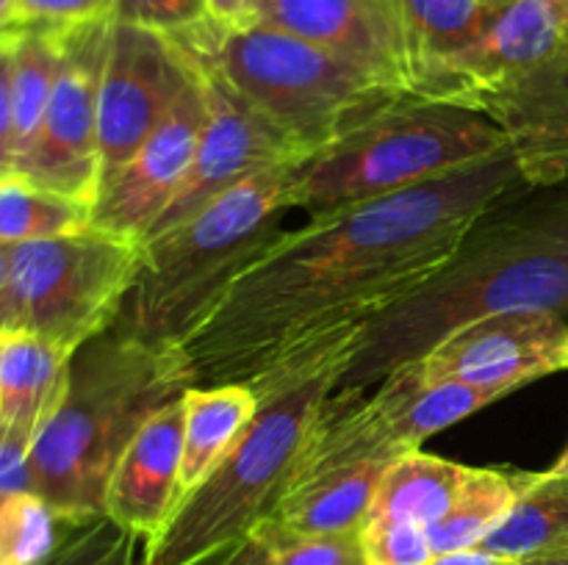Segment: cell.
Here are the masks:
<instances>
[{"label":"cell","mask_w":568,"mask_h":565,"mask_svg":"<svg viewBox=\"0 0 568 565\" xmlns=\"http://www.w3.org/2000/svg\"><path fill=\"white\" fill-rule=\"evenodd\" d=\"M525 186L508 150L286 230L181 347L194 386L250 388L300 360L355 352L375 316L422 286L477 216Z\"/></svg>","instance_id":"1"},{"label":"cell","mask_w":568,"mask_h":565,"mask_svg":"<svg viewBox=\"0 0 568 565\" xmlns=\"http://www.w3.org/2000/svg\"><path fill=\"white\" fill-rule=\"evenodd\" d=\"M516 310L568 316V181L525 186L464 233L422 286L366 325L333 391H366L471 321Z\"/></svg>","instance_id":"2"},{"label":"cell","mask_w":568,"mask_h":565,"mask_svg":"<svg viewBox=\"0 0 568 565\" xmlns=\"http://www.w3.org/2000/svg\"><path fill=\"white\" fill-rule=\"evenodd\" d=\"M194 386L181 349L109 330L75 349L64 397L33 441V493L64 524L105 515V491L144 424Z\"/></svg>","instance_id":"3"},{"label":"cell","mask_w":568,"mask_h":565,"mask_svg":"<svg viewBox=\"0 0 568 565\" xmlns=\"http://www.w3.org/2000/svg\"><path fill=\"white\" fill-rule=\"evenodd\" d=\"M353 355L277 369L250 386L258 410L214 469L183 493L166 524L144 543L148 565H205L255 535L275 513L305 441Z\"/></svg>","instance_id":"4"},{"label":"cell","mask_w":568,"mask_h":565,"mask_svg":"<svg viewBox=\"0 0 568 565\" xmlns=\"http://www.w3.org/2000/svg\"><path fill=\"white\" fill-rule=\"evenodd\" d=\"M294 170L277 166L247 177L144 242L142 271L111 330L155 349H181L231 282L286 233Z\"/></svg>","instance_id":"5"},{"label":"cell","mask_w":568,"mask_h":565,"mask_svg":"<svg viewBox=\"0 0 568 565\" xmlns=\"http://www.w3.org/2000/svg\"><path fill=\"white\" fill-rule=\"evenodd\" d=\"M175 42L247 100L305 161L399 100L414 97L386 78L266 22L225 28L205 20Z\"/></svg>","instance_id":"6"},{"label":"cell","mask_w":568,"mask_h":565,"mask_svg":"<svg viewBox=\"0 0 568 565\" xmlns=\"http://www.w3.org/2000/svg\"><path fill=\"white\" fill-rule=\"evenodd\" d=\"M455 105L508 138L530 186L568 181V17L564 0H491L486 33L460 72Z\"/></svg>","instance_id":"7"},{"label":"cell","mask_w":568,"mask_h":565,"mask_svg":"<svg viewBox=\"0 0 568 565\" xmlns=\"http://www.w3.org/2000/svg\"><path fill=\"white\" fill-rule=\"evenodd\" d=\"M508 153V138L480 111L405 97L292 175V208L331 214L386 197Z\"/></svg>","instance_id":"8"},{"label":"cell","mask_w":568,"mask_h":565,"mask_svg":"<svg viewBox=\"0 0 568 565\" xmlns=\"http://www.w3.org/2000/svg\"><path fill=\"white\" fill-rule=\"evenodd\" d=\"M144 244L89 227L11 247L17 330L75 352L103 336L142 271Z\"/></svg>","instance_id":"9"},{"label":"cell","mask_w":568,"mask_h":565,"mask_svg":"<svg viewBox=\"0 0 568 565\" xmlns=\"http://www.w3.org/2000/svg\"><path fill=\"white\" fill-rule=\"evenodd\" d=\"M111 17L61 28V64L42 127L14 177L94 208L100 192L98 103Z\"/></svg>","instance_id":"10"},{"label":"cell","mask_w":568,"mask_h":565,"mask_svg":"<svg viewBox=\"0 0 568 565\" xmlns=\"http://www.w3.org/2000/svg\"><path fill=\"white\" fill-rule=\"evenodd\" d=\"M192 75V55L175 39L111 20L98 103L100 192L164 122Z\"/></svg>","instance_id":"11"},{"label":"cell","mask_w":568,"mask_h":565,"mask_svg":"<svg viewBox=\"0 0 568 565\" xmlns=\"http://www.w3.org/2000/svg\"><path fill=\"white\" fill-rule=\"evenodd\" d=\"M194 64L203 78L205 92L203 136H200L189 175L172 194L164 214L153 222L144 242L186 222L189 216L203 210L211 199L244 183L247 177L277 170V166H300L305 161V155L283 133H277L247 100L239 97L214 70L203 66L200 61Z\"/></svg>","instance_id":"12"},{"label":"cell","mask_w":568,"mask_h":565,"mask_svg":"<svg viewBox=\"0 0 568 565\" xmlns=\"http://www.w3.org/2000/svg\"><path fill=\"white\" fill-rule=\"evenodd\" d=\"M414 363L425 380L469 382L503 399L568 369V325L564 316L541 310L488 316L449 332Z\"/></svg>","instance_id":"13"},{"label":"cell","mask_w":568,"mask_h":565,"mask_svg":"<svg viewBox=\"0 0 568 565\" xmlns=\"http://www.w3.org/2000/svg\"><path fill=\"white\" fill-rule=\"evenodd\" d=\"M203 127L205 92L203 78L194 64L192 81L175 100L164 122L144 138L120 175L100 192L92 210V225L144 242L153 222L164 214L172 194L189 175Z\"/></svg>","instance_id":"14"},{"label":"cell","mask_w":568,"mask_h":565,"mask_svg":"<svg viewBox=\"0 0 568 565\" xmlns=\"http://www.w3.org/2000/svg\"><path fill=\"white\" fill-rule=\"evenodd\" d=\"M258 22L308 39L419 97L408 44L383 0H264Z\"/></svg>","instance_id":"15"},{"label":"cell","mask_w":568,"mask_h":565,"mask_svg":"<svg viewBox=\"0 0 568 565\" xmlns=\"http://www.w3.org/2000/svg\"><path fill=\"white\" fill-rule=\"evenodd\" d=\"M183 399L166 404L122 452L105 491V515L150 541L181 502Z\"/></svg>","instance_id":"16"},{"label":"cell","mask_w":568,"mask_h":565,"mask_svg":"<svg viewBox=\"0 0 568 565\" xmlns=\"http://www.w3.org/2000/svg\"><path fill=\"white\" fill-rule=\"evenodd\" d=\"M394 460L388 454L372 460H297L270 524L303 535L361 532Z\"/></svg>","instance_id":"17"},{"label":"cell","mask_w":568,"mask_h":565,"mask_svg":"<svg viewBox=\"0 0 568 565\" xmlns=\"http://www.w3.org/2000/svg\"><path fill=\"white\" fill-rule=\"evenodd\" d=\"M397 17L416 70V92L453 103L460 72L486 33L491 0H383Z\"/></svg>","instance_id":"18"},{"label":"cell","mask_w":568,"mask_h":565,"mask_svg":"<svg viewBox=\"0 0 568 565\" xmlns=\"http://www.w3.org/2000/svg\"><path fill=\"white\" fill-rule=\"evenodd\" d=\"M70 358L37 332H0V438L33 446L64 397Z\"/></svg>","instance_id":"19"},{"label":"cell","mask_w":568,"mask_h":565,"mask_svg":"<svg viewBox=\"0 0 568 565\" xmlns=\"http://www.w3.org/2000/svg\"><path fill=\"white\" fill-rule=\"evenodd\" d=\"M497 393L458 380L430 382L416 363L392 371L372 393L377 413L403 446L422 449L436 432L458 424L466 415L497 402Z\"/></svg>","instance_id":"20"},{"label":"cell","mask_w":568,"mask_h":565,"mask_svg":"<svg viewBox=\"0 0 568 565\" xmlns=\"http://www.w3.org/2000/svg\"><path fill=\"white\" fill-rule=\"evenodd\" d=\"M258 410V397L247 386H192L183 393L181 496L192 491L216 460L233 446Z\"/></svg>","instance_id":"21"},{"label":"cell","mask_w":568,"mask_h":565,"mask_svg":"<svg viewBox=\"0 0 568 565\" xmlns=\"http://www.w3.org/2000/svg\"><path fill=\"white\" fill-rule=\"evenodd\" d=\"M469 471L471 465L436 458L422 449L405 452L383 474L366 521H408L430 526L453 507Z\"/></svg>","instance_id":"22"},{"label":"cell","mask_w":568,"mask_h":565,"mask_svg":"<svg viewBox=\"0 0 568 565\" xmlns=\"http://www.w3.org/2000/svg\"><path fill=\"white\" fill-rule=\"evenodd\" d=\"M527 471L471 469L447 515L427 526L433 554L480 546L519 502Z\"/></svg>","instance_id":"23"},{"label":"cell","mask_w":568,"mask_h":565,"mask_svg":"<svg viewBox=\"0 0 568 565\" xmlns=\"http://www.w3.org/2000/svg\"><path fill=\"white\" fill-rule=\"evenodd\" d=\"M480 546L508 559L568 552V476L527 474L519 502Z\"/></svg>","instance_id":"24"},{"label":"cell","mask_w":568,"mask_h":565,"mask_svg":"<svg viewBox=\"0 0 568 565\" xmlns=\"http://www.w3.org/2000/svg\"><path fill=\"white\" fill-rule=\"evenodd\" d=\"M61 28L22 25L14 42V172L42 127L61 64Z\"/></svg>","instance_id":"25"},{"label":"cell","mask_w":568,"mask_h":565,"mask_svg":"<svg viewBox=\"0 0 568 565\" xmlns=\"http://www.w3.org/2000/svg\"><path fill=\"white\" fill-rule=\"evenodd\" d=\"M92 210L89 203L50 192L22 177H0V244L14 247L89 230Z\"/></svg>","instance_id":"26"},{"label":"cell","mask_w":568,"mask_h":565,"mask_svg":"<svg viewBox=\"0 0 568 565\" xmlns=\"http://www.w3.org/2000/svg\"><path fill=\"white\" fill-rule=\"evenodd\" d=\"M61 532L64 521L37 493H11L0 504V565H42Z\"/></svg>","instance_id":"27"},{"label":"cell","mask_w":568,"mask_h":565,"mask_svg":"<svg viewBox=\"0 0 568 565\" xmlns=\"http://www.w3.org/2000/svg\"><path fill=\"white\" fill-rule=\"evenodd\" d=\"M144 537L109 515L64 524L59 543L42 565H148Z\"/></svg>","instance_id":"28"},{"label":"cell","mask_w":568,"mask_h":565,"mask_svg":"<svg viewBox=\"0 0 568 565\" xmlns=\"http://www.w3.org/2000/svg\"><path fill=\"white\" fill-rule=\"evenodd\" d=\"M253 537L258 543V565H369L361 532L303 535L264 521Z\"/></svg>","instance_id":"29"},{"label":"cell","mask_w":568,"mask_h":565,"mask_svg":"<svg viewBox=\"0 0 568 565\" xmlns=\"http://www.w3.org/2000/svg\"><path fill=\"white\" fill-rule=\"evenodd\" d=\"M361 543L369 565H430L436 557L427 526L408 521H366Z\"/></svg>","instance_id":"30"},{"label":"cell","mask_w":568,"mask_h":565,"mask_svg":"<svg viewBox=\"0 0 568 565\" xmlns=\"http://www.w3.org/2000/svg\"><path fill=\"white\" fill-rule=\"evenodd\" d=\"M111 20L181 37L211 20L205 0H111Z\"/></svg>","instance_id":"31"},{"label":"cell","mask_w":568,"mask_h":565,"mask_svg":"<svg viewBox=\"0 0 568 565\" xmlns=\"http://www.w3.org/2000/svg\"><path fill=\"white\" fill-rule=\"evenodd\" d=\"M22 25H78L111 17V0H20Z\"/></svg>","instance_id":"32"},{"label":"cell","mask_w":568,"mask_h":565,"mask_svg":"<svg viewBox=\"0 0 568 565\" xmlns=\"http://www.w3.org/2000/svg\"><path fill=\"white\" fill-rule=\"evenodd\" d=\"M20 31V28H17ZM17 31L0 33V175H14V42Z\"/></svg>","instance_id":"33"},{"label":"cell","mask_w":568,"mask_h":565,"mask_svg":"<svg viewBox=\"0 0 568 565\" xmlns=\"http://www.w3.org/2000/svg\"><path fill=\"white\" fill-rule=\"evenodd\" d=\"M28 454L31 449L0 438V493H33Z\"/></svg>","instance_id":"34"},{"label":"cell","mask_w":568,"mask_h":565,"mask_svg":"<svg viewBox=\"0 0 568 565\" xmlns=\"http://www.w3.org/2000/svg\"><path fill=\"white\" fill-rule=\"evenodd\" d=\"M264 0H205L211 20L225 28H244L258 22V11Z\"/></svg>","instance_id":"35"},{"label":"cell","mask_w":568,"mask_h":565,"mask_svg":"<svg viewBox=\"0 0 568 565\" xmlns=\"http://www.w3.org/2000/svg\"><path fill=\"white\" fill-rule=\"evenodd\" d=\"M17 330L14 280H11V244H0V332Z\"/></svg>","instance_id":"36"},{"label":"cell","mask_w":568,"mask_h":565,"mask_svg":"<svg viewBox=\"0 0 568 565\" xmlns=\"http://www.w3.org/2000/svg\"><path fill=\"white\" fill-rule=\"evenodd\" d=\"M519 559H508L499 557V554L488 552L483 546H471V548H460V552H447V554H436L430 559V565H516Z\"/></svg>","instance_id":"37"},{"label":"cell","mask_w":568,"mask_h":565,"mask_svg":"<svg viewBox=\"0 0 568 565\" xmlns=\"http://www.w3.org/2000/svg\"><path fill=\"white\" fill-rule=\"evenodd\" d=\"M220 565H258V543H255V537H247L244 543H239L233 552H227L222 557Z\"/></svg>","instance_id":"38"},{"label":"cell","mask_w":568,"mask_h":565,"mask_svg":"<svg viewBox=\"0 0 568 565\" xmlns=\"http://www.w3.org/2000/svg\"><path fill=\"white\" fill-rule=\"evenodd\" d=\"M22 28L20 0H0V33H11Z\"/></svg>","instance_id":"39"},{"label":"cell","mask_w":568,"mask_h":565,"mask_svg":"<svg viewBox=\"0 0 568 565\" xmlns=\"http://www.w3.org/2000/svg\"><path fill=\"white\" fill-rule=\"evenodd\" d=\"M516 565H568V552H547V554H532V557L519 559Z\"/></svg>","instance_id":"40"},{"label":"cell","mask_w":568,"mask_h":565,"mask_svg":"<svg viewBox=\"0 0 568 565\" xmlns=\"http://www.w3.org/2000/svg\"><path fill=\"white\" fill-rule=\"evenodd\" d=\"M547 474H552V476H568V446L564 449V452H560V458L555 460L552 469H549Z\"/></svg>","instance_id":"41"},{"label":"cell","mask_w":568,"mask_h":565,"mask_svg":"<svg viewBox=\"0 0 568 565\" xmlns=\"http://www.w3.org/2000/svg\"><path fill=\"white\" fill-rule=\"evenodd\" d=\"M6 496H11V493H0V504L6 502Z\"/></svg>","instance_id":"42"},{"label":"cell","mask_w":568,"mask_h":565,"mask_svg":"<svg viewBox=\"0 0 568 565\" xmlns=\"http://www.w3.org/2000/svg\"><path fill=\"white\" fill-rule=\"evenodd\" d=\"M564 9H566V17H568V0H564Z\"/></svg>","instance_id":"43"},{"label":"cell","mask_w":568,"mask_h":565,"mask_svg":"<svg viewBox=\"0 0 568 565\" xmlns=\"http://www.w3.org/2000/svg\"><path fill=\"white\" fill-rule=\"evenodd\" d=\"M0 177H3V175H0Z\"/></svg>","instance_id":"44"}]
</instances>
